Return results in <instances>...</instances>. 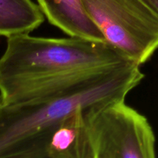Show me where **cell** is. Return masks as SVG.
<instances>
[{
	"mask_svg": "<svg viewBox=\"0 0 158 158\" xmlns=\"http://www.w3.org/2000/svg\"><path fill=\"white\" fill-rule=\"evenodd\" d=\"M85 117L89 158H157L152 127L125 100L91 106Z\"/></svg>",
	"mask_w": 158,
	"mask_h": 158,
	"instance_id": "3957f363",
	"label": "cell"
},
{
	"mask_svg": "<svg viewBox=\"0 0 158 158\" xmlns=\"http://www.w3.org/2000/svg\"><path fill=\"white\" fill-rule=\"evenodd\" d=\"M133 63L106 42L12 35L0 58V103L40 101L77 92Z\"/></svg>",
	"mask_w": 158,
	"mask_h": 158,
	"instance_id": "6da1fadb",
	"label": "cell"
},
{
	"mask_svg": "<svg viewBox=\"0 0 158 158\" xmlns=\"http://www.w3.org/2000/svg\"><path fill=\"white\" fill-rule=\"evenodd\" d=\"M133 63L87 88L49 100L0 106V158H48L52 135L79 108L125 100L143 80Z\"/></svg>",
	"mask_w": 158,
	"mask_h": 158,
	"instance_id": "7a4b0ae2",
	"label": "cell"
},
{
	"mask_svg": "<svg viewBox=\"0 0 158 158\" xmlns=\"http://www.w3.org/2000/svg\"><path fill=\"white\" fill-rule=\"evenodd\" d=\"M85 110L79 108L63 120L51 138L48 158H89Z\"/></svg>",
	"mask_w": 158,
	"mask_h": 158,
	"instance_id": "8992f818",
	"label": "cell"
},
{
	"mask_svg": "<svg viewBox=\"0 0 158 158\" xmlns=\"http://www.w3.org/2000/svg\"><path fill=\"white\" fill-rule=\"evenodd\" d=\"M0 106H1V103H0Z\"/></svg>",
	"mask_w": 158,
	"mask_h": 158,
	"instance_id": "9c48e42d",
	"label": "cell"
},
{
	"mask_svg": "<svg viewBox=\"0 0 158 158\" xmlns=\"http://www.w3.org/2000/svg\"><path fill=\"white\" fill-rule=\"evenodd\" d=\"M158 14V0H143Z\"/></svg>",
	"mask_w": 158,
	"mask_h": 158,
	"instance_id": "ba28073f",
	"label": "cell"
},
{
	"mask_svg": "<svg viewBox=\"0 0 158 158\" xmlns=\"http://www.w3.org/2000/svg\"><path fill=\"white\" fill-rule=\"evenodd\" d=\"M36 1L48 21L69 36L106 42L98 28L85 12L81 0Z\"/></svg>",
	"mask_w": 158,
	"mask_h": 158,
	"instance_id": "5b68a950",
	"label": "cell"
},
{
	"mask_svg": "<svg viewBox=\"0 0 158 158\" xmlns=\"http://www.w3.org/2000/svg\"><path fill=\"white\" fill-rule=\"evenodd\" d=\"M105 41L141 66L158 49V14L143 0H81Z\"/></svg>",
	"mask_w": 158,
	"mask_h": 158,
	"instance_id": "277c9868",
	"label": "cell"
},
{
	"mask_svg": "<svg viewBox=\"0 0 158 158\" xmlns=\"http://www.w3.org/2000/svg\"><path fill=\"white\" fill-rule=\"evenodd\" d=\"M44 20L40 6L32 0H0V35L29 34Z\"/></svg>",
	"mask_w": 158,
	"mask_h": 158,
	"instance_id": "52a82bcc",
	"label": "cell"
}]
</instances>
